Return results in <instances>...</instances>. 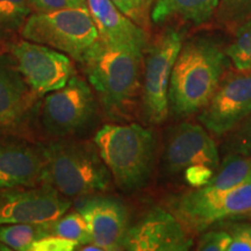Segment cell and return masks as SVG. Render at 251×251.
<instances>
[{"label":"cell","mask_w":251,"mask_h":251,"mask_svg":"<svg viewBox=\"0 0 251 251\" xmlns=\"http://www.w3.org/2000/svg\"><path fill=\"white\" fill-rule=\"evenodd\" d=\"M97 113V100L86 80L74 75L67 85L46 94L41 122L47 133L68 137L87 127Z\"/></svg>","instance_id":"8"},{"label":"cell","mask_w":251,"mask_h":251,"mask_svg":"<svg viewBox=\"0 0 251 251\" xmlns=\"http://www.w3.org/2000/svg\"><path fill=\"white\" fill-rule=\"evenodd\" d=\"M176 216L190 230L201 233L216 222L251 213V177L224 192L194 188L175 201Z\"/></svg>","instance_id":"7"},{"label":"cell","mask_w":251,"mask_h":251,"mask_svg":"<svg viewBox=\"0 0 251 251\" xmlns=\"http://www.w3.org/2000/svg\"><path fill=\"white\" fill-rule=\"evenodd\" d=\"M21 34L25 40L58 50L77 62L99 39L87 6L30 14Z\"/></svg>","instance_id":"5"},{"label":"cell","mask_w":251,"mask_h":251,"mask_svg":"<svg viewBox=\"0 0 251 251\" xmlns=\"http://www.w3.org/2000/svg\"><path fill=\"white\" fill-rule=\"evenodd\" d=\"M183 43V34L169 28L147 48L142 101L144 117L152 125L163 124L169 115V85Z\"/></svg>","instance_id":"6"},{"label":"cell","mask_w":251,"mask_h":251,"mask_svg":"<svg viewBox=\"0 0 251 251\" xmlns=\"http://www.w3.org/2000/svg\"><path fill=\"white\" fill-rule=\"evenodd\" d=\"M251 113V70L225 72L208 103L199 112L200 124L215 136L235 129Z\"/></svg>","instance_id":"9"},{"label":"cell","mask_w":251,"mask_h":251,"mask_svg":"<svg viewBox=\"0 0 251 251\" xmlns=\"http://www.w3.org/2000/svg\"><path fill=\"white\" fill-rule=\"evenodd\" d=\"M226 49L208 37L184 42L172 69L169 113L183 119L199 113L208 103L226 72Z\"/></svg>","instance_id":"2"},{"label":"cell","mask_w":251,"mask_h":251,"mask_svg":"<svg viewBox=\"0 0 251 251\" xmlns=\"http://www.w3.org/2000/svg\"><path fill=\"white\" fill-rule=\"evenodd\" d=\"M29 2L31 8L36 12H50L87 6V0H29Z\"/></svg>","instance_id":"29"},{"label":"cell","mask_w":251,"mask_h":251,"mask_svg":"<svg viewBox=\"0 0 251 251\" xmlns=\"http://www.w3.org/2000/svg\"><path fill=\"white\" fill-rule=\"evenodd\" d=\"M235 69L251 70V17L237 28L233 42L226 48Z\"/></svg>","instance_id":"23"},{"label":"cell","mask_w":251,"mask_h":251,"mask_svg":"<svg viewBox=\"0 0 251 251\" xmlns=\"http://www.w3.org/2000/svg\"><path fill=\"white\" fill-rule=\"evenodd\" d=\"M34 98L17 65L0 58V130L20 124Z\"/></svg>","instance_id":"17"},{"label":"cell","mask_w":251,"mask_h":251,"mask_svg":"<svg viewBox=\"0 0 251 251\" xmlns=\"http://www.w3.org/2000/svg\"><path fill=\"white\" fill-rule=\"evenodd\" d=\"M220 2L230 21L243 20L251 14V0H220Z\"/></svg>","instance_id":"30"},{"label":"cell","mask_w":251,"mask_h":251,"mask_svg":"<svg viewBox=\"0 0 251 251\" xmlns=\"http://www.w3.org/2000/svg\"><path fill=\"white\" fill-rule=\"evenodd\" d=\"M50 234L49 222L0 225V244L11 250L29 251L34 242Z\"/></svg>","instance_id":"20"},{"label":"cell","mask_w":251,"mask_h":251,"mask_svg":"<svg viewBox=\"0 0 251 251\" xmlns=\"http://www.w3.org/2000/svg\"><path fill=\"white\" fill-rule=\"evenodd\" d=\"M12 55L19 72L36 97L61 89L75 75L72 58L50 47L25 40L12 47Z\"/></svg>","instance_id":"11"},{"label":"cell","mask_w":251,"mask_h":251,"mask_svg":"<svg viewBox=\"0 0 251 251\" xmlns=\"http://www.w3.org/2000/svg\"><path fill=\"white\" fill-rule=\"evenodd\" d=\"M46 183L42 147L0 142V188L35 186Z\"/></svg>","instance_id":"15"},{"label":"cell","mask_w":251,"mask_h":251,"mask_svg":"<svg viewBox=\"0 0 251 251\" xmlns=\"http://www.w3.org/2000/svg\"><path fill=\"white\" fill-rule=\"evenodd\" d=\"M46 157V183L63 196L86 197L107 190L112 181L96 144L58 140L42 147Z\"/></svg>","instance_id":"4"},{"label":"cell","mask_w":251,"mask_h":251,"mask_svg":"<svg viewBox=\"0 0 251 251\" xmlns=\"http://www.w3.org/2000/svg\"><path fill=\"white\" fill-rule=\"evenodd\" d=\"M77 248L78 244L74 241L50 234L34 242L29 251H74Z\"/></svg>","instance_id":"28"},{"label":"cell","mask_w":251,"mask_h":251,"mask_svg":"<svg viewBox=\"0 0 251 251\" xmlns=\"http://www.w3.org/2000/svg\"><path fill=\"white\" fill-rule=\"evenodd\" d=\"M230 244V235L226 229H212L205 231L197 244L199 251H228Z\"/></svg>","instance_id":"27"},{"label":"cell","mask_w":251,"mask_h":251,"mask_svg":"<svg viewBox=\"0 0 251 251\" xmlns=\"http://www.w3.org/2000/svg\"><path fill=\"white\" fill-rule=\"evenodd\" d=\"M49 229L52 235L74 241L78 247L92 242L85 219L79 211L64 213L58 219L49 222Z\"/></svg>","instance_id":"21"},{"label":"cell","mask_w":251,"mask_h":251,"mask_svg":"<svg viewBox=\"0 0 251 251\" xmlns=\"http://www.w3.org/2000/svg\"><path fill=\"white\" fill-rule=\"evenodd\" d=\"M131 21L146 29L155 0H111Z\"/></svg>","instance_id":"24"},{"label":"cell","mask_w":251,"mask_h":251,"mask_svg":"<svg viewBox=\"0 0 251 251\" xmlns=\"http://www.w3.org/2000/svg\"><path fill=\"white\" fill-rule=\"evenodd\" d=\"M67 198L49 183L0 188V225L54 221L71 207Z\"/></svg>","instance_id":"10"},{"label":"cell","mask_w":251,"mask_h":251,"mask_svg":"<svg viewBox=\"0 0 251 251\" xmlns=\"http://www.w3.org/2000/svg\"><path fill=\"white\" fill-rule=\"evenodd\" d=\"M230 133L226 142L227 152L251 156V113Z\"/></svg>","instance_id":"25"},{"label":"cell","mask_w":251,"mask_h":251,"mask_svg":"<svg viewBox=\"0 0 251 251\" xmlns=\"http://www.w3.org/2000/svg\"><path fill=\"white\" fill-rule=\"evenodd\" d=\"M85 219L92 243L102 251L122 250L129 215L127 207L117 198L93 196L78 207Z\"/></svg>","instance_id":"14"},{"label":"cell","mask_w":251,"mask_h":251,"mask_svg":"<svg viewBox=\"0 0 251 251\" xmlns=\"http://www.w3.org/2000/svg\"><path fill=\"white\" fill-rule=\"evenodd\" d=\"M94 144L122 192L131 193L147 186L156 158L152 130L139 124L105 125L97 131Z\"/></svg>","instance_id":"3"},{"label":"cell","mask_w":251,"mask_h":251,"mask_svg":"<svg viewBox=\"0 0 251 251\" xmlns=\"http://www.w3.org/2000/svg\"><path fill=\"white\" fill-rule=\"evenodd\" d=\"M251 177V156L229 152L220 163L211 180L201 186L207 192H224Z\"/></svg>","instance_id":"19"},{"label":"cell","mask_w":251,"mask_h":251,"mask_svg":"<svg viewBox=\"0 0 251 251\" xmlns=\"http://www.w3.org/2000/svg\"><path fill=\"white\" fill-rule=\"evenodd\" d=\"M192 246L193 240L183 222L170 212L156 207L128 227L122 250L186 251Z\"/></svg>","instance_id":"13"},{"label":"cell","mask_w":251,"mask_h":251,"mask_svg":"<svg viewBox=\"0 0 251 251\" xmlns=\"http://www.w3.org/2000/svg\"><path fill=\"white\" fill-rule=\"evenodd\" d=\"M79 63L108 118L129 120L142 90L143 52L98 39Z\"/></svg>","instance_id":"1"},{"label":"cell","mask_w":251,"mask_h":251,"mask_svg":"<svg viewBox=\"0 0 251 251\" xmlns=\"http://www.w3.org/2000/svg\"><path fill=\"white\" fill-rule=\"evenodd\" d=\"M220 6V0H155L150 19L163 25L171 20L203 25L212 19Z\"/></svg>","instance_id":"18"},{"label":"cell","mask_w":251,"mask_h":251,"mask_svg":"<svg viewBox=\"0 0 251 251\" xmlns=\"http://www.w3.org/2000/svg\"><path fill=\"white\" fill-rule=\"evenodd\" d=\"M87 7L98 29L99 39L141 52L148 48L146 29L122 13L111 0H87Z\"/></svg>","instance_id":"16"},{"label":"cell","mask_w":251,"mask_h":251,"mask_svg":"<svg viewBox=\"0 0 251 251\" xmlns=\"http://www.w3.org/2000/svg\"><path fill=\"white\" fill-rule=\"evenodd\" d=\"M30 11L29 0H0V39L23 29Z\"/></svg>","instance_id":"22"},{"label":"cell","mask_w":251,"mask_h":251,"mask_svg":"<svg viewBox=\"0 0 251 251\" xmlns=\"http://www.w3.org/2000/svg\"><path fill=\"white\" fill-rule=\"evenodd\" d=\"M230 235L228 251H251V224L234 222L226 226Z\"/></svg>","instance_id":"26"},{"label":"cell","mask_w":251,"mask_h":251,"mask_svg":"<svg viewBox=\"0 0 251 251\" xmlns=\"http://www.w3.org/2000/svg\"><path fill=\"white\" fill-rule=\"evenodd\" d=\"M219 165L218 146L205 127L184 121L166 133L162 166L168 176L183 174L192 166L216 171Z\"/></svg>","instance_id":"12"}]
</instances>
